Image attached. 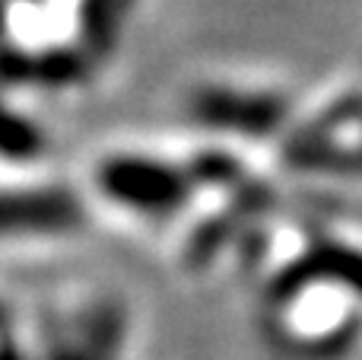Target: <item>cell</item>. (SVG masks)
I'll list each match as a JSON object with an SVG mask.
<instances>
[{
  "label": "cell",
  "mask_w": 362,
  "mask_h": 360,
  "mask_svg": "<svg viewBox=\"0 0 362 360\" xmlns=\"http://www.w3.org/2000/svg\"><path fill=\"white\" fill-rule=\"evenodd\" d=\"M194 115L210 128H229V131H264L274 121V102L261 96H242L232 89H204L194 96Z\"/></svg>",
  "instance_id": "obj_5"
},
{
  "label": "cell",
  "mask_w": 362,
  "mask_h": 360,
  "mask_svg": "<svg viewBox=\"0 0 362 360\" xmlns=\"http://www.w3.org/2000/svg\"><path fill=\"white\" fill-rule=\"evenodd\" d=\"M83 227V208L67 189H0V242L67 236Z\"/></svg>",
  "instance_id": "obj_2"
},
{
  "label": "cell",
  "mask_w": 362,
  "mask_h": 360,
  "mask_svg": "<svg viewBox=\"0 0 362 360\" xmlns=\"http://www.w3.org/2000/svg\"><path fill=\"white\" fill-rule=\"evenodd\" d=\"M42 153L45 134L38 131V125L0 99V159H6V163H35Z\"/></svg>",
  "instance_id": "obj_7"
},
{
  "label": "cell",
  "mask_w": 362,
  "mask_h": 360,
  "mask_svg": "<svg viewBox=\"0 0 362 360\" xmlns=\"http://www.w3.org/2000/svg\"><path fill=\"white\" fill-rule=\"evenodd\" d=\"M6 26H10V16H6V0H0V42L6 35Z\"/></svg>",
  "instance_id": "obj_8"
},
{
  "label": "cell",
  "mask_w": 362,
  "mask_h": 360,
  "mask_svg": "<svg viewBox=\"0 0 362 360\" xmlns=\"http://www.w3.org/2000/svg\"><path fill=\"white\" fill-rule=\"evenodd\" d=\"M127 313L118 300H99L80 313L67 335L54 338L51 360H121Z\"/></svg>",
  "instance_id": "obj_4"
},
{
  "label": "cell",
  "mask_w": 362,
  "mask_h": 360,
  "mask_svg": "<svg viewBox=\"0 0 362 360\" xmlns=\"http://www.w3.org/2000/svg\"><path fill=\"white\" fill-rule=\"evenodd\" d=\"M95 189L115 208L137 217H172L191 198L187 169L146 157V153H112L95 166Z\"/></svg>",
  "instance_id": "obj_1"
},
{
  "label": "cell",
  "mask_w": 362,
  "mask_h": 360,
  "mask_svg": "<svg viewBox=\"0 0 362 360\" xmlns=\"http://www.w3.org/2000/svg\"><path fill=\"white\" fill-rule=\"evenodd\" d=\"M10 4H19V6H38V4H45V0H6V6Z\"/></svg>",
  "instance_id": "obj_9"
},
{
  "label": "cell",
  "mask_w": 362,
  "mask_h": 360,
  "mask_svg": "<svg viewBox=\"0 0 362 360\" xmlns=\"http://www.w3.org/2000/svg\"><path fill=\"white\" fill-rule=\"evenodd\" d=\"M89 57L76 45H29L0 42V83L4 86H35V89H67L83 83L89 74Z\"/></svg>",
  "instance_id": "obj_3"
},
{
  "label": "cell",
  "mask_w": 362,
  "mask_h": 360,
  "mask_svg": "<svg viewBox=\"0 0 362 360\" xmlns=\"http://www.w3.org/2000/svg\"><path fill=\"white\" fill-rule=\"evenodd\" d=\"M131 6H134V0H80V10H76L80 42H76V48L89 61L105 57L115 48V42H118Z\"/></svg>",
  "instance_id": "obj_6"
}]
</instances>
